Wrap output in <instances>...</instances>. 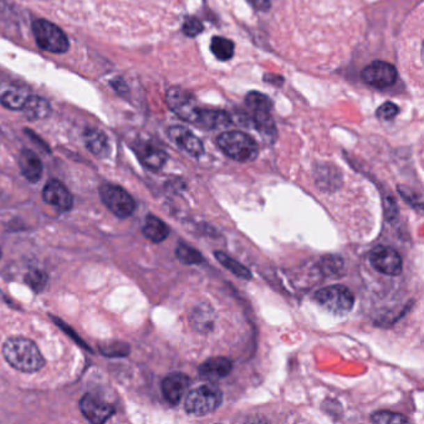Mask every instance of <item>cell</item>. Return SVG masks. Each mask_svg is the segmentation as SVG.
<instances>
[{
	"label": "cell",
	"instance_id": "obj_1",
	"mask_svg": "<svg viewBox=\"0 0 424 424\" xmlns=\"http://www.w3.org/2000/svg\"><path fill=\"white\" fill-rule=\"evenodd\" d=\"M3 356L15 370L33 373L45 365V359L34 341L25 337H12L3 346Z\"/></svg>",
	"mask_w": 424,
	"mask_h": 424
},
{
	"label": "cell",
	"instance_id": "obj_2",
	"mask_svg": "<svg viewBox=\"0 0 424 424\" xmlns=\"http://www.w3.org/2000/svg\"><path fill=\"white\" fill-rule=\"evenodd\" d=\"M217 145L221 151L238 162H250L258 157L259 146L256 140L242 131H227L219 134Z\"/></svg>",
	"mask_w": 424,
	"mask_h": 424
},
{
	"label": "cell",
	"instance_id": "obj_3",
	"mask_svg": "<svg viewBox=\"0 0 424 424\" xmlns=\"http://www.w3.org/2000/svg\"><path fill=\"white\" fill-rule=\"evenodd\" d=\"M223 402V393L215 384H202L187 395L184 409L192 416H207L218 409Z\"/></svg>",
	"mask_w": 424,
	"mask_h": 424
},
{
	"label": "cell",
	"instance_id": "obj_4",
	"mask_svg": "<svg viewBox=\"0 0 424 424\" xmlns=\"http://www.w3.org/2000/svg\"><path fill=\"white\" fill-rule=\"evenodd\" d=\"M166 101L171 111L188 123L198 125L202 121L204 109L198 105L192 93L184 88L173 86L166 93Z\"/></svg>",
	"mask_w": 424,
	"mask_h": 424
},
{
	"label": "cell",
	"instance_id": "obj_5",
	"mask_svg": "<svg viewBox=\"0 0 424 424\" xmlns=\"http://www.w3.org/2000/svg\"><path fill=\"white\" fill-rule=\"evenodd\" d=\"M33 34L38 47L47 53L64 54L70 47L64 31L45 19H38L33 23Z\"/></svg>",
	"mask_w": 424,
	"mask_h": 424
},
{
	"label": "cell",
	"instance_id": "obj_6",
	"mask_svg": "<svg viewBox=\"0 0 424 424\" xmlns=\"http://www.w3.org/2000/svg\"><path fill=\"white\" fill-rule=\"evenodd\" d=\"M315 301L335 315L347 314L354 305L352 291L343 285H331L315 292Z\"/></svg>",
	"mask_w": 424,
	"mask_h": 424
},
{
	"label": "cell",
	"instance_id": "obj_7",
	"mask_svg": "<svg viewBox=\"0 0 424 424\" xmlns=\"http://www.w3.org/2000/svg\"><path fill=\"white\" fill-rule=\"evenodd\" d=\"M100 197L106 207L118 218H127L136 210L134 198L116 184H104L100 188Z\"/></svg>",
	"mask_w": 424,
	"mask_h": 424
},
{
	"label": "cell",
	"instance_id": "obj_8",
	"mask_svg": "<svg viewBox=\"0 0 424 424\" xmlns=\"http://www.w3.org/2000/svg\"><path fill=\"white\" fill-rule=\"evenodd\" d=\"M370 262L372 267L377 270L378 273L388 275V276H397L403 270V262L402 258L395 249L379 245L372 250L370 254Z\"/></svg>",
	"mask_w": 424,
	"mask_h": 424
},
{
	"label": "cell",
	"instance_id": "obj_9",
	"mask_svg": "<svg viewBox=\"0 0 424 424\" xmlns=\"http://www.w3.org/2000/svg\"><path fill=\"white\" fill-rule=\"evenodd\" d=\"M362 80L367 85L376 88H386L395 85L397 80V69L392 64L376 60L366 68L361 74Z\"/></svg>",
	"mask_w": 424,
	"mask_h": 424
},
{
	"label": "cell",
	"instance_id": "obj_10",
	"mask_svg": "<svg viewBox=\"0 0 424 424\" xmlns=\"http://www.w3.org/2000/svg\"><path fill=\"white\" fill-rule=\"evenodd\" d=\"M80 411L85 418L95 424L105 423L116 412L112 405L90 393L80 400Z\"/></svg>",
	"mask_w": 424,
	"mask_h": 424
},
{
	"label": "cell",
	"instance_id": "obj_11",
	"mask_svg": "<svg viewBox=\"0 0 424 424\" xmlns=\"http://www.w3.org/2000/svg\"><path fill=\"white\" fill-rule=\"evenodd\" d=\"M191 378L182 372L171 373L162 381L163 397L172 406H177L189 388Z\"/></svg>",
	"mask_w": 424,
	"mask_h": 424
},
{
	"label": "cell",
	"instance_id": "obj_12",
	"mask_svg": "<svg viewBox=\"0 0 424 424\" xmlns=\"http://www.w3.org/2000/svg\"><path fill=\"white\" fill-rule=\"evenodd\" d=\"M42 198L47 204L53 205L58 212H68L72 207L71 193L65 187L64 183L58 180L47 182L42 191Z\"/></svg>",
	"mask_w": 424,
	"mask_h": 424
},
{
	"label": "cell",
	"instance_id": "obj_13",
	"mask_svg": "<svg viewBox=\"0 0 424 424\" xmlns=\"http://www.w3.org/2000/svg\"><path fill=\"white\" fill-rule=\"evenodd\" d=\"M168 136L175 145L193 157H201L204 153L202 141L183 126H172L168 128Z\"/></svg>",
	"mask_w": 424,
	"mask_h": 424
},
{
	"label": "cell",
	"instance_id": "obj_14",
	"mask_svg": "<svg viewBox=\"0 0 424 424\" xmlns=\"http://www.w3.org/2000/svg\"><path fill=\"white\" fill-rule=\"evenodd\" d=\"M29 96L28 90L20 85L13 82H0V104L9 110H22Z\"/></svg>",
	"mask_w": 424,
	"mask_h": 424
},
{
	"label": "cell",
	"instance_id": "obj_15",
	"mask_svg": "<svg viewBox=\"0 0 424 424\" xmlns=\"http://www.w3.org/2000/svg\"><path fill=\"white\" fill-rule=\"evenodd\" d=\"M233 370L232 361L226 357H213L199 367V377L204 381L214 382L228 376Z\"/></svg>",
	"mask_w": 424,
	"mask_h": 424
},
{
	"label": "cell",
	"instance_id": "obj_16",
	"mask_svg": "<svg viewBox=\"0 0 424 424\" xmlns=\"http://www.w3.org/2000/svg\"><path fill=\"white\" fill-rule=\"evenodd\" d=\"M141 163L151 171H158L167 161V153L151 143H140L134 148Z\"/></svg>",
	"mask_w": 424,
	"mask_h": 424
},
{
	"label": "cell",
	"instance_id": "obj_17",
	"mask_svg": "<svg viewBox=\"0 0 424 424\" xmlns=\"http://www.w3.org/2000/svg\"><path fill=\"white\" fill-rule=\"evenodd\" d=\"M84 141L88 151L93 153L96 157L104 158L110 155V142L104 131L97 128H88L84 134Z\"/></svg>",
	"mask_w": 424,
	"mask_h": 424
},
{
	"label": "cell",
	"instance_id": "obj_18",
	"mask_svg": "<svg viewBox=\"0 0 424 424\" xmlns=\"http://www.w3.org/2000/svg\"><path fill=\"white\" fill-rule=\"evenodd\" d=\"M20 171L26 180L36 183L40 180L42 175V163L40 158L30 150H23L19 157Z\"/></svg>",
	"mask_w": 424,
	"mask_h": 424
},
{
	"label": "cell",
	"instance_id": "obj_19",
	"mask_svg": "<svg viewBox=\"0 0 424 424\" xmlns=\"http://www.w3.org/2000/svg\"><path fill=\"white\" fill-rule=\"evenodd\" d=\"M24 115L29 120H44L50 116L52 113V106L47 102V100L40 96L30 95L28 100L25 101L23 109Z\"/></svg>",
	"mask_w": 424,
	"mask_h": 424
},
{
	"label": "cell",
	"instance_id": "obj_20",
	"mask_svg": "<svg viewBox=\"0 0 424 424\" xmlns=\"http://www.w3.org/2000/svg\"><path fill=\"white\" fill-rule=\"evenodd\" d=\"M142 232L145 234L146 238L150 239L153 243H162L163 240L168 238L169 228L159 218L150 214L146 218Z\"/></svg>",
	"mask_w": 424,
	"mask_h": 424
},
{
	"label": "cell",
	"instance_id": "obj_21",
	"mask_svg": "<svg viewBox=\"0 0 424 424\" xmlns=\"http://www.w3.org/2000/svg\"><path fill=\"white\" fill-rule=\"evenodd\" d=\"M232 117L226 111L204 109L203 117L199 126L207 129H214V128L227 127L229 125H232Z\"/></svg>",
	"mask_w": 424,
	"mask_h": 424
},
{
	"label": "cell",
	"instance_id": "obj_22",
	"mask_svg": "<svg viewBox=\"0 0 424 424\" xmlns=\"http://www.w3.org/2000/svg\"><path fill=\"white\" fill-rule=\"evenodd\" d=\"M245 105L249 109L251 115L259 113H272L273 102L264 93L258 91H251L245 97Z\"/></svg>",
	"mask_w": 424,
	"mask_h": 424
},
{
	"label": "cell",
	"instance_id": "obj_23",
	"mask_svg": "<svg viewBox=\"0 0 424 424\" xmlns=\"http://www.w3.org/2000/svg\"><path fill=\"white\" fill-rule=\"evenodd\" d=\"M234 44L223 36H214L210 41V52L221 61H228L234 56Z\"/></svg>",
	"mask_w": 424,
	"mask_h": 424
},
{
	"label": "cell",
	"instance_id": "obj_24",
	"mask_svg": "<svg viewBox=\"0 0 424 424\" xmlns=\"http://www.w3.org/2000/svg\"><path fill=\"white\" fill-rule=\"evenodd\" d=\"M214 256L215 258L218 259V262H221V265L226 267V269H228L230 273L237 275L238 278H242V279H251V273H250L249 269L245 267L244 265H242V264L237 262V260L232 259V258L227 256L226 253H223V251H215Z\"/></svg>",
	"mask_w": 424,
	"mask_h": 424
},
{
	"label": "cell",
	"instance_id": "obj_25",
	"mask_svg": "<svg viewBox=\"0 0 424 424\" xmlns=\"http://www.w3.org/2000/svg\"><path fill=\"white\" fill-rule=\"evenodd\" d=\"M175 256L178 260L186 265H198L203 262V256L197 249L192 248L191 245L180 243L175 249Z\"/></svg>",
	"mask_w": 424,
	"mask_h": 424
},
{
	"label": "cell",
	"instance_id": "obj_26",
	"mask_svg": "<svg viewBox=\"0 0 424 424\" xmlns=\"http://www.w3.org/2000/svg\"><path fill=\"white\" fill-rule=\"evenodd\" d=\"M372 422L378 424H400L408 423L409 421L400 413L389 412V411H379L373 413L371 417Z\"/></svg>",
	"mask_w": 424,
	"mask_h": 424
},
{
	"label": "cell",
	"instance_id": "obj_27",
	"mask_svg": "<svg viewBox=\"0 0 424 424\" xmlns=\"http://www.w3.org/2000/svg\"><path fill=\"white\" fill-rule=\"evenodd\" d=\"M203 31V24L196 17H187L183 23V33L189 38H196Z\"/></svg>",
	"mask_w": 424,
	"mask_h": 424
},
{
	"label": "cell",
	"instance_id": "obj_28",
	"mask_svg": "<svg viewBox=\"0 0 424 424\" xmlns=\"http://www.w3.org/2000/svg\"><path fill=\"white\" fill-rule=\"evenodd\" d=\"M398 113H400V107L398 106L393 104V102H386L384 105L378 107L376 115L382 121H389V120H393Z\"/></svg>",
	"mask_w": 424,
	"mask_h": 424
},
{
	"label": "cell",
	"instance_id": "obj_29",
	"mask_svg": "<svg viewBox=\"0 0 424 424\" xmlns=\"http://www.w3.org/2000/svg\"><path fill=\"white\" fill-rule=\"evenodd\" d=\"M28 284L36 290H41L42 286L47 283V275L41 272H33L26 276Z\"/></svg>",
	"mask_w": 424,
	"mask_h": 424
},
{
	"label": "cell",
	"instance_id": "obj_30",
	"mask_svg": "<svg viewBox=\"0 0 424 424\" xmlns=\"http://www.w3.org/2000/svg\"><path fill=\"white\" fill-rule=\"evenodd\" d=\"M248 1H249L250 6L260 12H267L272 6V0H248Z\"/></svg>",
	"mask_w": 424,
	"mask_h": 424
},
{
	"label": "cell",
	"instance_id": "obj_31",
	"mask_svg": "<svg viewBox=\"0 0 424 424\" xmlns=\"http://www.w3.org/2000/svg\"><path fill=\"white\" fill-rule=\"evenodd\" d=\"M0 258H1V250H0Z\"/></svg>",
	"mask_w": 424,
	"mask_h": 424
}]
</instances>
